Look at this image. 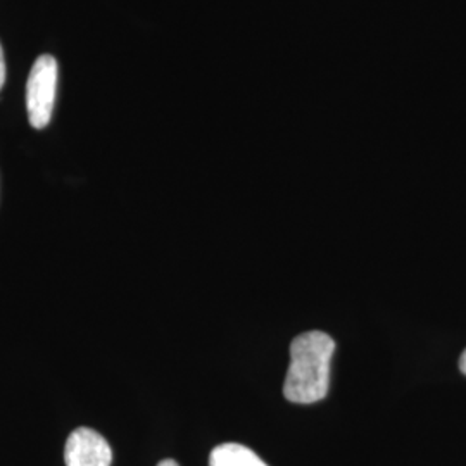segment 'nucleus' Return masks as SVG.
Instances as JSON below:
<instances>
[{"label":"nucleus","mask_w":466,"mask_h":466,"mask_svg":"<svg viewBox=\"0 0 466 466\" xmlns=\"http://www.w3.org/2000/svg\"><path fill=\"white\" fill-rule=\"evenodd\" d=\"M335 342L329 333L311 330L298 335L290 344V365L283 394L296 404L325 400L330 387V365Z\"/></svg>","instance_id":"obj_1"},{"label":"nucleus","mask_w":466,"mask_h":466,"mask_svg":"<svg viewBox=\"0 0 466 466\" xmlns=\"http://www.w3.org/2000/svg\"><path fill=\"white\" fill-rule=\"evenodd\" d=\"M65 463L66 466H111L113 451L99 432L82 427L67 437Z\"/></svg>","instance_id":"obj_3"},{"label":"nucleus","mask_w":466,"mask_h":466,"mask_svg":"<svg viewBox=\"0 0 466 466\" xmlns=\"http://www.w3.org/2000/svg\"><path fill=\"white\" fill-rule=\"evenodd\" d=\"M157 466H178V463L173 461V460H165V461H161Z\"/></svg>","instance_id":"obj_7"},{"label":"nucleus","mask_w":466,"mask_h":466,"mask_svg":"<svg viewBox=\"0 0 466 466\" xmlns=\"http://www.w3.org/2000/svg\"><path fill=\"white\" fill-rule=\"evenodd\" d=\"M57 92V61L44 54L32 66L26 84V109L30 125L42 130L52 119Z\"/></svg>","instance_id":"obj_2"},{"label":"nucleus","mask_w":466,"mask_h":466,"mask_svg":"<svg viewBox=\"0 0 466 466\" xmlns=\"http://www.w3.org/2000/svg\"><path fill=\"white\" fill-rule=\"evenodd\" d=\"M209 466H268L254 451L242 444H221L211 452Z\"/></svg>","instance_id":"obj_4"},{"label":"nucleus","mask_w":466,"mask_h":466,"mask_svg":"<svg viewBox=\"0 0 466 466\" xmlns=\"http://www.w3.org/2000/svg\"><path fill=\"white\" fill-rule=\"evenodd\" d=\"M5 73H7V69H5V57H4L2 46H0V90H2V86L5 84Z\"/></svg>","instance_id":"obj_5"},{"label":"nucleus","mask_w":466,"mask_h":466,"mask_svg":"<svg viewBox=\"0 0 466 466\" xmlns=\"http://www.w3.org/2000/svg\"><path fill=\"white\" fill-rule=\"evenodd\" d=\"M460 370L466 375V350L465 352L461 354V358H460Z\"/></svg>","instance_id":"obj_6"}]
</instances>
